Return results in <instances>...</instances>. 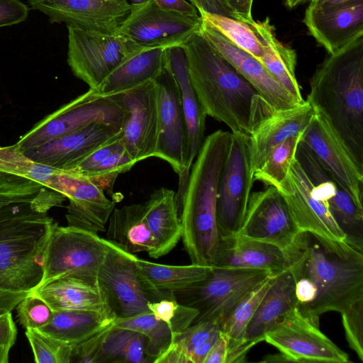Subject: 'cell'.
<instances>
[{"label":"cell","instance_id":"obj_1","mask_svg":"<svg viewBox=\"0 0 363 363\" xmlns=\"http://www.w3.org/2000/svg\"><path fill=\"white\" fill-rule=\"evenodd\" d=\"M284 253L297 308L314 325L323 313H342L363 298V252L347 242L300 231Z\"/></svg>","mask_w":363,"mask_h":363},{"label":"cell","instance_id":"obj_2","mask_svg":"<svg viewBox=\"0 0 363 363\" xmlns=\"http://www.w3.org/2000/svg\"><path fill=\"white\" fill-rule=\"evenodd\" d=\"M230 141L231 132L223 130L205 138L191 167L184 195L177 202L181 239L191 264L213 266L218 252L217 190Z\"/></svg>","mask_w":363,"mask_h":363},{"label":"cell","instance_id":"obj_3","mask_svg":"<svg viewBox=\"0 0 363 363\" xmlns=\"http://www.w3.org/2000/svg\"><path fill=\"white\" fill-rule=\"evenodd\" d=\"M306 101L323 113L363 168V35L325 57Z\"/></svg>","mask_w":363,"mask_h":363},{"label":"cell","instance_id":"obj_4","mask_svg":"<svg viewBox=\"0 0 363 363\" xmlns=\"http://www.w3.org/2000/svg\"><path fill=\"white\" fill-rule=\"evenodd\" d=\"M182 45L190 82L206 116L225 124L231 133L250 135L262 99L256 89L200 30Z\"/></svg>","mask_w":363,"mask_h":363},{"label":"cell","instance_id":"obj_5","mask_svg":"<svg viewBox=\"0 0 363 363\" xmlns=\"http://www.w3.org/2000/svg\"><path fill=\"white\" fill-rule=\"evenodd\" d=\"M54 221L34 210L0 223V291L30 292L39 285Z\"/></svg>","mask_w":363,"mask_h":363},{"label":"cell","instance_id":"obj_6","mask_svg":"<svg viewBox=\"0 0 363 363\" xmlns=\"http://www.w3.org/2000/svg\"><path fill=\"white\" fill-rule=\"evenodd\" d=\"M126 116L119 94L103 96L89 89L38 122L16 144L23 152L95 123L123 126Z\"/></svg>","mask_w":363,"mask_h":363},{"label":"cell","instance_id":"obj_7","mask_svg":"<svg viewBox=\"0 0 363 363\" xmlns=\"http://www.w3.org/2000/svg\"><path fill=\"white\" fill-rule=\"evenodd\" d=\"M273 274L264 269L213 267L205 279L174 296L179 303L198 311L193 323L211 321L220 325L244 296Z\"/></svg>","mask_w":363,"mask_h":363},{"label":"cell","instance_id":"obj_8","mask_svg":"<svg viewBox=\"0 0 363 363\" xmlns=\"http://www.w3.org/2000/svg\"><path fill=\"white\" fill-rule=\"evenodd\" d=\"M107 252L104 238L97 233L62 226L54 221L44 251L43 275L38 286L64 276L97 279Z\"/></svg>","mask_w":363,"mask_h":363},{"label":"cell","instance_id":"obj_9","mask_svg":"<svg viewBox=\"0 0 363 363\" xmlns=\"http://www.w3.org/2000/svg\"><path fill=\"white\" fill-rule=\"evenodd\" d=\"M155 82L158 104V138L155 157L167 162L177 174V202L182 198L189 179V147L180 89L166 60Z\"/></svg>","mask_w":363,"mask_h":363},{"label":"cell","instance_id":"obj_10","mask_svg":"<svg viewBox=\"0 0 363 363\" xmlns=\"http://www.w3.org/2000/svg\"><path fill=\"white\" fill-rule=\"evenodd\" d=\"M254 182L250 136L231 133L217 190L216 220L220 237L239 233Z\"/></svg>","mask_w":363,"mask_h":363},{"label":"cell","instance_id":"obj_11","mask_svg":"<svg viewBox=\"0 0 363 363\" xmlns=\"http://www.w3.org/2000/svg\"><path fill=\"white\" fill-rule=\"evenodd\" d=\"M67 63L75 77L97 90L104 80L139 49L117 33H104L67 25Z\"/></svg>","mask_w":363,"mask_h":363},{"label":"cell","instance_id":"obj_12","mask_svg":"<svg viewBox=\"0 0 363 363\" xmlns=\"http://www.w3.org/2000/svg\"><path fill=\"white\" fill-rule=\"evenodd\" d=\"M104 241L108 252L97 281L116 320L150 311L147 303L162 298L143 280L133 253L106 238Z\"/></svg>","mask_w":363,"mask_h":363},{"label":"cell","instance_id":"obj_13","mask_svg":"<svg viewBox=\"0 0 363 363\" xmlns=\"http://www.w3.org/2000/svg\"><path fill=\"white\" fill-rule=\"evenodd\" d=\"M202 18L164 10L152 0L131 6L116 33L139 49L169 48L184 44L200 30Z\"/></svg>","mask_w":363,"mask_h":363},{"label":"cell","instance_id":"obj_14","mask_svg":"<svg viewBox=\"0 0 363 363\" xmlns=\"http://www.w3.org/2000/svg\"><path fill=\"white\" fill-rule=\"evenodd\" d=\"M314 109L315 113L301 140L330 175L350 195L357 206L363 208V168L356 162L323 113Z\"/></svg>","mask_w":363,"mask_h":363},{"label":"cell","instance_id":"obj_15","mask_svg":"<svg viewBox=\"0 0 363 363\" xmlns=\"http://www.w3.org/2000/svg\"><path fill=\"white\" fill-rule=\"evenodd\" d=\"M286 362L348 363V354L304 317L297 307L264 337Z\"/></svg>","mask_w":363,"mask_h":363},{"label":"cell","instance_id":"obj_16","mask_svg":"<svg viewBox=\"0 0 363 363\" xmlns=\"http://www.w3.org/2000/svg\"><path fill=\"white\" fill-rule=\"evenodd\" d=\"M48 189L69 199L65 214L68 226L95 233L106 230L116 202L89 179L70 170L59 169L50 178Z\"/></svg>","mask_w":363,"mask_h":363},{"label":"cell","instance_id":"obj_17","mask_svg":"<svg viewBox=\"0 0 363 363\" xmlns=\"http://www.w3.org/2000/svg\"><path fill=\"white\" fill-rule=\"evenodd\" d=\"M119 94L127 110L121 133L126 152L135 163L155 157L158 138L157 89L155 80Z\"/></svg>","mask_w":363,"mask_h":363},{"label":"cell","instance_id":"obj_18","mask_svg":"<svg viewBox=\"0 0 363 363\" xmlns=\"http://www.w3.org/2000/svg\"><path fill=\"white\" fill-rule=\"evenodd\" d=\"M300 231L281 193L269 186L262 191L250 194L244 220L238 234L274 245L284 250Z\"/></svg>","mask_w":363,"mask_h":363},{"label":"cell","instance_id":"obj_19","mask_svg":"<svg viewBox=\"0 0 363 363\" xmlns=\"http://www.w3.org/2000/svg\"><path fill=\"white\" fill-rule=\"evenodd\" d=\"M278 190L284 197L301 231L345 241V235L333 219L327 203L318 197L296 157Z\"/></svg>","mask_w":363,"mask_h":363},{"label":"cell","instance_id":"obj_20","mask_svg":"<svg viewBox=\"0 0 363 363\" xmlns=\"http://www.w3.org/2000/svg\"><path fill=\"white\" fill-rule=\"evenodd\" d=\"M32 9L47 15L51 23H65L82 29L116 33L131 5L114 0H27Z\"/></svg>","mask_w":363,"mask_h":363},{"label":"cell","instance_id":"obj_21","mask_svg":"<svg viewBox=\"0 0 363 363\" xmlns=\"http://www.w3.org/2000/svg\"><path fill=\"white\" fill-rule=\"evenodd\" d=\"M121 130L122 125L95 123L23 153L36 162L68 171L95 150L119 138Z\"/></svg>","mask_w":363,"mask_h":363},{"label":"cell","instance_id":"obj_22","mask_svg":"<svg viewBox=\"0 0 363 363\" xmlns=\"http://www.w3.org/2000/svg\"><path fill=\"white\" fill-rule=\"evenodd\" d=\"M303 23L316 41L333 54L363 35V0L310 3Z\"/></svg>","mask_w":363,"mask_h":363},{"label":"cell","instance_id":"obj_23","mask_svg":"<svg viewBox=\"0 0 363 363\" xmlns=\"http://www.w3.org/2000/svg\"><path fill=\"white\" fill-rule=\"evenodd\" d=\"M200 33L252 85L272 109H289L300 104L258 60L235 45L203 18Z\"/></svg>","mask_w":363,"mask_h":363},{"label":"cell","instance_id":"obj_24","mask_svg":"<svg viewBox=\"0 0 363 363\" xmlns=\"http://www.w3.org/2000/svg\"><path fill=\"white\" fill-rule=\"evenodd\" d=\"M296 307L295 281L286 269L275 276L247 325L242 344L227 363L243 362L248 351L264 341L265 335Z\"/></svg>","mask_w":363,"mask_h":363},{"label":"cell","instance_id":"obj_25","mask_svg":"<svg viewBox=\"0 0 363 363\" xmlns=\"http://www.w3.org/2000/svg\"><path fill=\"white\" fill-rule=\"evenodd\" d=\"M314 113V108L306 100L293 108L269 110L262 116L249 135L253 174L262 165L273 147L302 134Z\"/></svg>","mask_w":363,"mask_h":363},{"label":"cell","instance_id":"obj_26","mask_svg":"<svg viewBox=\"0 0 363 363\" xmlns=\"http://www.w3.org/2000/svg\"><path fill=\"white\" fill-rule=\"evenodd\" d=\"M30 292L42 298L53 312L89 311L114 316L97 279L64 276L41 284Z\"/></svg>","mask_w":363,"mask_h":363},{"label":"cell","instance_id":"obj_27","mask_svg":"<svg viewBox=\"0 0 363 363\" xmlns=\"http://www.w3.org/2000/svg\"><path fill=\"white\" fill-rule=\"evenodd\" d=\"M213 267L264 269L276 274L286 269L283 250L239 234L220 237Z\"/></svg>","mask_w":363,"mask_h":363},{"label":"cell","instance_id":"obj_28","mask_svg":"<svg viewBox=\"0 0 363 363\" xmlns=\"http://www.w3.org/2000/svg\"><path fill=\"white\" fill-rule=\"evenodd\" d=\"M165 60L180 89L187 127L189 147V165L191 169L205 139L207 116L190 82L186 55L183 45L166 48Z\"/></svg>","mask_w":363,"mask_h":363},{"label":"cell","instance_id":"obj_29","mask_svg":"<svg viewBox=\"0 0 363 363\" xmlns=\"http://www.w3.org/2000/svg\"><path fill=\"white\" fill-rule=\"evenodd\" d=\"M249 25L262 43L263 55L259 61L297 103L303 104L306 100L296 77V51L277 39L268 18L261 21L253 20Z\"/></svg>","mask_w":363,"mask_h":363},{"label":"cell","instance_id":"obj_30","mask_svg":"<svg viewBox=\"0 0 363 363\" xmlns=\"http://www.w3.org/2000/svg\"><path fill=\"white\" fill-rule=\"evenodd\" d=\"M143 206L154 242V250L149 256L157 259L172 251L182 237L176 192L164 187L157 189Z\"/></svg>","mask_w":363,"mask_h":363},{"label":"cell","instance_id":"obj_31","mask_svg":"<svg viewBox=\"0 0 363 363\" xmlns=\"http://www.w3.org/2000/svg\"><path fill=\"white\" fill-rule=\"evenodd\" d=\"M58 170L32 160L16 143L0 147V190L38 192Z\"/></svg>","mask_w":363,"mask_h":363},{"label":"cell","instance_id":"obj_32","mask_svg":"<svg viewBox=\"0 0 363 363\" xmlns=\"http://www.w3.org/2000/svg\"><path fill=\"white\" fill-rule=\"evenodd\" d=\"M165 50L155 48L135 51L96 91L101 95L110 96L155 80L164 65Z\"/></svg>","mask_w":363,"mask_h":363},{"label":"cell","instance_id":"obj_33","mask_svg":"<svg viewBox=\"0 0 363 363\" xmlns=\"http://www.w3.org/2000/svg\"><path fill=\"white\" fill-rule=\"evenodd\" d=\"M133 259L144 282L162 299L174 298V293L205 279L213 269L212 266L194 264L179 266L158 264L135 254Z\"/></svg>","mask_w":363,"mask_h":363},{"label":"cell","instance_id":"obj_34","mask_svg":"<svg viewBox=\"0 0 363 363\" xmlns=\"http://www.w3.org/2000/svg\"><path fill=\"white\" fill-rule=\"evenodd\" d=\"M106 239L130 253L147 252L150 255L154 250V242L143 203L115 208L108 219Z\"/></svg>","mask_w":363,"mask_h":363},{"label":"cell","instance_id":"obj_35","mask_svg":"<svg viewBox=\"0 0 363 363\" xmlns=\"http://www.w3.org/2000/svg\"><path fill=\"white\" fill-rule=\"evenodd\" d=\"M115 320L113 315L98 311H54L51 320L40 330L74 347Z\"/></svg>","mask_w":363,"mask_h":363},{"label":"cell","instance_id":"obj_36","mask_svg":"<svg viewBox=\"0 0 363 363\" xmlns=\"http://www.w3.org/2000/svg\"><path fill=\"white\" fill-rule=\"evenodd\" d=\"M113 323L106 334L96 363H149L146 337L133 330L115 327Z\"/></svg>","mask_w":363,"mask_h":363},{"label":"cell","instance_id":"obj_37","mask_svg":"<svg viewBox=\"0 0 363 363\" xmlns=\"http://www.w3.org/2000/svg\"><path fill=\"white\" fill-rule=\"evenodd\" d=\"M277 274L270 275L250 290L220 324V330L228 341V358L242 344L247 325Z\"/></svg>","mask_w":363,"mask_h":363},{"label":"cell","instance_id":"obj_38","mask_svg":"<svg viewBox=\"0 0 363 363\" xmlns=\"http://www.w3.org/2000/svg\"><path fill=\"white\" fill-rule=\"evenodd\" d=\"M220 330L217 323L201 321L172 335L168 348L154 363H191L196 350Z\"/></svg>","mask_w":363,"mask_h":363},{"label":"cell","instance_id":"obj_39","mask_svg":"<svg viewBox=\"0 0 363 363\" xmlns=\"http://www.w3.org/2000/svg\"><path fill=\"white\" fill-rule=\"evenodd\" d=\"M115 327L128 328L145 335L147 340V357L149 363H154L169 346L172 333L167 323L155 317L150 312L116 319Z\"/></svg>","mask_w":363,"mask_h":363},{"label":"cell","instance_id":"obj_40","mask_svg":"<svg viewBox=\"0 0 363 363\" xmlns=\"http://www.w3.org/2000/svg\"><path fill=\"white\" fill-rule=\"evenodd\" d=\"M303 133L287 139L273 147L262 165L254 172V180L278 189L287 175L292 160L296 157V150Z\"/></svg>","mask_w":363,"mask_h":363},{"label":"cell","instance_id":"obj_41","mask_svg":"<svg viewBox=\"0 0 363 363\" xmlns=\"http://www.w3.org/2000/svg\"><path fill=\"white\" fill-rule=\"evenodd\" d=\"M199 15L239 48L246 51L258 60L262 56V43L249 24L233 18L216 14L201 13Z\"/></svg>","mask_w":363,"mask_h":363},{"label":"cell","instance_id":"obj_42","mask_svg":"<svg viewBox=\"0 0 363 363\" xmlns=\"http://www.w3.org/2000/svg\"><path fill=\"white\" fill-rule=\"evenodd\" d=\"M36 363H70L72 346L38 329H26Z\"/></svg>","mask_w":363,"mask_h":363},{"label":"cell","instance_id":"obj_43","mask_svg":"<svg viewBox=\"0 0 363 363\" xmlns=\"http://www.w3.org/2000/svg\"><path fill=\"white\" fill-rule=\"evenodd\" d=\"M135 164L125 148H122L106 157L89 170L79 174L86 177L111 194L118 176L129 171Z\"/></svg>","mask_w":363,"mask_h":363},{"label":"cell","instance_id":"obj_44","mask_svg":"<svg viewBox=\"0 0 363 363\" xmlns=\"http://www.w3.org/2000/svg\"><path fill=\"white\" fill-rule=\"evenodd\" d=\"M149 311L159 320L167 324L172 335L190 326L198 311L179 303L174 298H164L147 303Z\"/></svg>","mask_w":363,"mask_h":363},{"label":"cell","instance_id":"obj_45","mask_svg":"<svg viewBox=\"0 0 363 363\" xmlns=\"http://www.w3.org/2000/svg\"><path fill=\"white\" fill-rule=\"evenodd\" d=\"M18 321L24 329H41L52 319L53 311L40 298L29 292L16 306Z\"/></svg>","mask_w":363,"mask_h":363},{"label":"cell","instance_id":"obj_46","mask_svg":"<svg viewBox=\"0 0 363 363\" xmlns=\"http://www.w3.org/2000/svg\"><path fill=\"white\" fill-rule=\"evenodd\" d=\"M341 315L348 345L363 362V298L357 301Z\"/></svg>","mask_w":363,"mask_h":363},{"label":"cell","instance_id":"obj_47","mask_svg":"<svg viewBox=\"0 0 363 363\" xmlns=\"http://www.w3.org/2000/svg\"><path fill=\"white\" fill-rule=\"evenodd\" d=\"M112 324L87 340L72 347L71 362L96 363V357L101 350L106 334Z\"/></svg>","mask_w":363,"mask_h":363},{"label":"cell","instance_id":"obj_48","mask_svg":"<svg viewBox=\"0 0 363 363\" xmlns=\"http://www.w3.org/2000/svg\"><path fill=\"white\" fill-rule=\"evenodd\" d=\"M18 330L11 311L0 315V363L9 362L10 351L16 342Z\"/></svg>","mask_w":363,"mask_h":363},{"label":"cell","instance_id":"obj_49","mask_svg":"<svg viewBox=\"0 0 363 363\" xmlns=\"http://www.w3.org/2000/svg\"><path fill=\"white\" fill-rule=\"evenodd\" d=\"M29 10L20 0H0V28L24 21Z\"/></svg>","mask_w":363,"mask_h":363},{"label":"cell","instance_id":"obj_50","mask_svg":"<svg viewBox=\"0 0 363 363\" xmlns=\"http://www.w3.org/2000/svg\"><path fill=\"white\" fill-rule=\"evenodd\" d=\"M122 148H124V147L121 141L120 137L114 141L95 150L86 159H84L80 164H79L74 169H71L70 171L77 174L85 172L98 164L110 155Z\"/></svg>","mask_w":363,"mask_h":363},{"label":"cell","instance_id":"obj_51","mask_svg":"<svg viewBox=\"0 0 363 363\" xmlns=\"http://www.w3.org/2000/svg\"><path fill=\"white\" fill-rule=\"evenodd\" d=\"M199 13L216 14L236 19L229 0H189ZM237 20V19H236Z\"/></svg>","mask_w":363,"mask_h":363},{"label":"cell","instance_id":"obj_52","mask_svg":"<svg viewBox=\"0 0 363 363\" xmlns=\"http://www.w3.org/2000/svg\"><path fill=\"white\" fill-rule=\"evenodd\" d=\"M228 353V338L220 330L218 336L206 356L203 363H226Z\"/></svg>","mask_w":363,"mask_h":363},{"label":"cell","instance_id":"obj_53","mask_svg":"<svg viewBox=\"0 0 363 363\" xmlns=\"http://www.w3.org/2000/svg\"><path fill=\"white\" fill-rule=\"evenodd\" d=\"M157 5L164 10L174 11L189 16H199L197 9L186 0H153Z\"/></svg>","mask_w":363,"mask_h":363},{"label":"cell","instance_id":"obj_54","mask_svg":"<svg viewBox=\"0 0 363 363\" xmlns=\"http://www.w3.org/2000/svg\"><path fill=\"white\" fill-rule=\"evenodd\" d=\"M40 191L21 192L0 190V208L11 203L31 202L36 199Z\"/></svg>","mask_w":363,"mask_h":363},{"label":"cell","instance_id":"obj_55","mask_svg":"<svg viewBox=\"0 0 363 363\" xmlns=\"http://www.w3.org/2000/svg\"><path fill=\"white\" fill-rule=\"evenodd\" d=\"M236 16V19L250 24L252 21V7L253 0H229Z\"/></svg>","mask_w":363,"mask_h":363},{"label":"cell","instance_id":"obj_56","mask_svg":"<svg viewBox=\"0 0 363 363\" xmlns=\"http://www.w3.org/2000/svg\"><path fill=\"white\" fill-rule=\"evenodd\" d=\"M29 292H11L0 297V315L7 311H12L18 302Z\"/></svg>","mask_w":363,"mask_h":363},{"label":"cell","instance_id":"obj_57","mask_svg":"<svg viewBox=\"0 0 363 363\" xmlns=\"http://www.w3.org/2000/svg\"><path fill=\"white\" fill-rule=\"evenodd\" d=\"M308 0H283L288 9H293L307 1Z\"/></svg>","mask_w":363,"mask_h":363},{"label":"cell","instance_id":"obj_58","mask_svg":"<svg viewBox=\"0 0 363 363\" xmlns=\"http://www.w3.org/2000/svg\"><path fill=\"white\" fill-rule=\"evenodd\" d=\"M349 0H310V3L311 4H333V3H340Z\"/></svg>","mask_w":363,"mask_h":363},{"label":"cell","instance_id":"obj_59","mask_svg":"<svg viewBox=\"0 0 363 363\" xmlns=\"http://www.w3.org/2000/svg\"><path fill=\"white\" fill-rule=\"evenodd\" d=\"M150 1H152V0H127V1L131 6H135V5H138V4H144V3Z\"/></svg>","mask_w":363,"mask_h":363},{"label":"cell","instance_id":"obj_60","mask_svg":"<svg viewBox=\"0 0 363 363\" xmlns=\"http://www.w3.org/2000/svg\"><path fill=\"white\" fill-rule=\"evenodd\" d=\"M5 219H6L5 214H4V211L1 209H0V223L4 222Z\"/></svg>","mask_w":363,"mask_h":363},{"label":"cell","instance_id":"obj_61","mask_svg":"<svg viewBox=\"0 0 363 363\" xmlns=\"http://www.w3.org/2000/svg\"><path fill=\"white\" fill-rule=\"evenodd\" d=\"M9 293H10L9 291H0V297L1 296H4L6 294H8Z\"/></svg>","mask_w":363,"mask_h":363},{"label":"cell","instance_id":"obj_62","mask_svg":"<svg viewBox=\"0 0 363 363\" xmlns=\"http://www.w3.org/2000/svg\"><path fill=\"white\" fill-rule=\"evenodd\" d=\"M114 1H127V0H114Z\"/></svg>","mask_w":363,"mask_h":363}]
</instances>
